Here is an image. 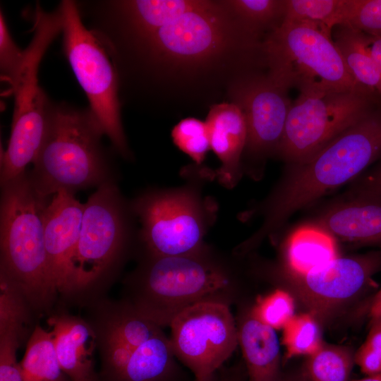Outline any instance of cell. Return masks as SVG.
<instances>
[{
	"label": "cell",
	"mask_w": 381,
	"mask_h": 381,
	"mask_svg": "<svg viewBox=\"0 0 381 381\" xmlns=\"http://www.w3.org/2000/svg\"><path fill=\"white\" fill-rule=\"evenodd\" d=\"M96 35L115 68L120 92L135 85L150 92L172 74L194 73L229 54L262 61L263 40L248 32L222 1L156 30Z\"/></svg>",
	"instance_id": "cell-1"
},
{
	"label": "cell",
	"mask_w": 381,
	"mask_h": 381,
	"mask_svg": "<svg viewBox=\"0 0 381 381\" xmlns=\"http://www.w3.org/2000/svg\"><path fill=\"white\" fill-rule=\"evenodd\" d=\"M136 254L138 264L122 282V299L161 327L198 303H240L239 255L234 253L207 245L188 255Z\"/></svg>",
	"instance_id": "cell-2"
},
{
	"label": "cell",
	"mask_w": 381,
	"mask_h": 381,
	"mask_svg": "<svg viewBox=\"0 0 381 381\" xmlns=\"http://www.w3.org/2000/svg\"><path fill=\"white\" fill-rule=\"evenodd\" d=\"M381 155V104L294 168L260 207L263 222L240 244L248 252L297 210L356 177Z\"/></svg>",
	"instance_id": "cell-3"
},
{
	"label": "cell",
	"mask_w": 381,
	"mask_h": 381,
	"mask_svg": "<svg viewBox=\"0 0 381 381\" xmlns=\"http://www.w3.org/2000/svg\"><path fill=\"white\" fill-rule=\"evenodd\" d=\"M104 135L90 108L49 99L42 144L29 171L36 190L44 197L116 183L117 172L102 143Z\"/></svg>",
	"instance_id": "cell-4"
},
{
	"label": "cell",
	"mask_w": 381,
	"mask_h": 381,
	"mask_svg": "<svg viewBox=\"0 0 381 381\" xmlns=\"http://www.w3.org/2000/svg\"><path fill=\"white\" fill-rule=\"evenodd\" d=\"M50 199L36 190L27 171L1 185L0 275L18 289L35 317L50 315L59 298L44 242Z\"/></svg>",
	"instance_id": "cell-5"
},
{
	"label": "cell",
	"mask_w": 381,
	"mask_h": 381,
	"mask_svg": "<svg viewBox=\"0 0 381 381\" xmlns=\"http://www.w3.org/2000/svg\"><path fill=\"white\" fill-rule=\"evenodd\" d=\"M131 205L116 183L97 188L84 203L75 256L78 303L86 306L105 298L125 263L138 248Z\"/></svg>",
	"instance_id": "cell-6"
},
{
	"label": "cell",
	"mask_w": 381,
	"mask_h": 381,
	"mask_svg": "<svg viewBox=\"0 0 381 381\" xmlns=\"http://www.w3.org/2000/svg\"><path fill=\"white\" fill-rule=\"evenodd\" d=\"M200 169L185 185L171 188H149L139 193L131 205L141 224L138 253L176 256L202 250L205 237L212 226L217 205L202 194L200 182L209 177Z\"/></svg>",
	"instance_id": "cell-7"
},
{
	"label": "cell",
	"mask_w": 381,
	"mask_h": 381,
	"mask_svg": "<svg viewBox=\"0 0 381 381\" xmlns=\"http://www.w3.org/2000/svg\"><path fill=\"white\" fill-rule=\"evenodd\" d=\"M262 49L267 73L289 91H355L369 96L350 75L332 38L313 25L282 22L265 36Z\"/></svg>",
	"instance_id": "cell-8"
},
{
	"label": "cell",
	"mask_w": 381,
	"mask_h": 381,
	"mask_svg": "<svg viewBox=\"0 0 381 381\" xmlns=\"http://www.w3.org/2000/svg\"><path fill=\"white\" fill-rule=\"evenodd\" d=\"M33 37L25 49L19 73L11 87L14 109L7 148L1 151L0 184L18 176L32 163L43 140L49 97L38 83V68L47 49L62 32L59 9L47 12L39 3L33 13Z\"/></svg>",
	"instance_id": "cell-9"
},
{
	"label": "cell",
	"mask_w": 381,
	"mask_h": 381,
	"mask_svg": "<svg viewBox=\"0 0 381 381\" xmlns=\"http://www.w3.org/2000/svg\"><path fill=\"white\" fill-rule=\"evenodd\" d=\"M58 9L63 22L64 52L89 108L114 150L130 160L133 156L121 123L118 78L112 62L99 40L84 24L77 1L63 0Z\"/></svg>",
	"instance_id": "cell-10"
},
{
	"label": "cell",
	"mask_w": 381,
	"mask_h": 381,
	"mask_svg": "<svg viewBox=\"0 0 381 381\" xmlns=\"http://www.w3.org/2000/svg\"><path fill=\"white\" fill-rule=\"evenodd\" d=\"M380 104L355 91L299 92L277 154L294 164L303 162Z\"/></svg>",
	"instance_id": "cell-11"
},
{
	"label": "cell",
	"mask_w": 381,
	"mask_h": 381,
	"mask_svg": "<svg viewBox=\"0 0 381 381\" xmlns=\"http://www.w3.org/2000/svg\"><path fill=\"white\" fill-rule=\"evenodd\" d=\"M169 327L176 359L196 379L217 373L238 345L236 319L230 306L222 303L189 307L175 317Z\"/></svg>",
	"instance_id": "cell-12"
},
{
	"label": "cell",
	"mask_w": 381,
	"mask_h": 381,
	"mask_svg": "<svg viewBox=\"0 0 381 381\" xmlns=\"http://www.w3.org/2000/svg\"><path fill=\"white\" fill-rule=\"evenodd\" d=\"M289 90L267 73L253 69L229 86L231 102L238 107L247 130L245 154L260 161L277 153L291 104Z\"/></svg>",
	"instance_id": "cell-13"
},
{
	"label": "cell",
	"mask_w": 381,
	"mask_h": 381,
	"mask_svg": "<svg viewBox=\"0 0 381 381\" xmlns=\"http://www.w3.org/2000/svg\"><path fill=\"white\" fill-rule=\"evenodd\" d=\"M380 270L381 250L337 257L305 275L289 276L309 313L321 320L361 296Z\"/></svg>",
	"instance_id": "cell-14"
},
{
	"label": "cell",
	"mask_w": 381,
	"mask_h": 381,
	"mask_svg": "<svg viewBox=\"0 0 381 381\" xmlns=\"http://www.w3.org/2000/svg\"><path fill=\"white\" fill-rule=\"evenodd\" d=\"M84 203L75 194L60 191L51 197L44 216V242L51 274L59 298L78 303L75 256Z\"/></svg>",
	"instance_id": "cell-15"
},
{
	"label": "cell",
	"mask_w": 381,
	"mask_h": 381,
	"mask_svg": "<svg viewBox=\"0 0 381 381\" xmlns=\"http://www.w3.org/2000/svg\"><path fill=\"white\" fill-rule=\"evenodd\" d=\"M60 366L71 381H97L94 366L96 335L90 322L57 309L48 318Z\"/></svg>",
	"instance_id": "cell-16"
},
{
	"label": "cell",
	"mask_w": 381,
	"mask_h": 381,
	"mask_svg": "<svg viewBox=\"0 0 381 381\" xmlns=\"http://www.w3.org/2000/svg\"><path fill=\"white\" fill-rule=\"evenodd\" d=\"M210 150L221 162L215 176L226 188L234 187L241 176V157L247 130L244 116L237 105L222 102L210 107L205 121Z\"/></svg>",
	"instance_id": "cell-17"
},
{
	"label": "cell",
	"mask_w": 381,
	"mask_h": 381,
	"mask_svg": "<svg viewBox=\"0 0 381 381\" xmlns=\"http://www.w3.org/2000/svg\"><path fill=\"white\" fill-rule=\"evenodd\" d=\"M96 338L108 339L136 348L163 332L162 327L140 314L121 298H103L87 306Z\"/></svg>",
	"instance_id": "cell-18"
},
{
	"label": "cell",
	"mask_w": 381,
	"mask_h": 381,
	"mask_svg": "<svg viewBox=\"0 0 381 381\" xmlns=\"http://www.w3.org/2000/svg\"><path fill=\"white\" fill-rule=\"evenodd\" d=\"M235 319L247 381H277L281 356L275 329L253 317L250 306L240 308Z\"/></svg>",
	"instance_id": "cell-19"
},
{
	"label": "cell",
	"mask_w": 381,
	"mask_h": 381,
	"mask_svg": "<svg viewBox=\"0 0 381 381\" xmlns=\"http://www.w3.org/2000/svg\"><path fill=\"white\" fill-rule=\"evenodd\" d=\"M318 223L342 241L381 245V200L356 198L339 204L323 213Z\"/></svg>",
	"instance_id": "cell-20"
},
{
	"label": "cell",
	"mask_w": 381,
	"mask_h": 381,
	"mask_svg": "<svg viewBox=\"0 0 381 381\" xmlns=\"http://www.w3.org/2000/svg\"><path fill=\"white\" fill-rule=\"evenodd\" d=\"M176 358L163 332L134 349L119 370L97 381H176L181 373Z\"/></svg>",
	"instance_id": "cell-21"
},
{
	"label": "cell",
	"mask_w": 381,
	"mask_h": 381,
	"mask_svg": "<svg viewBox=\"0 0 381 381\" xmlns=\"http://www.w3.org/2000/svg\"><path fill=\"white\" fill-rule=\"evenodd\" d=\"M284 257L288 274L303 276L339 255L334 237L330 233L320 226L305 225L289 236Z\"/></svg>",
	"instance_id": "cell-22"
},
{
	"label": "cell",
	"mask_w": 381,
	"mask_h": 381,
	"mask_svg": "<svg viewBox=\"0 0 381 381\" xmlns=\"http://www.w3.org/2000/svg\"><path fill=\"white\" fill-rule=\"evenodd\" d=\"M332 37L351 77L369 96L381 103V77L367 35L346 25H339L333 29Z\"/></svg>",
	"instance_id": "cell-23"
},
{
	"label": "cell",
	"mask_w": 381,
	"mask_h": 381,
	"mask_svg": "<svg viewBox=\"0 0 381 381\" xmlns=\"http://www.w3.org/2000/svg\"><path fill=\"white\" fill-rule=\"evenodd\" d=\"M20 363L23 381H71L63 372L52 334L35 324Z\"/></svg>",
	"instance_id": "cell-24"
},
{
	"label": "cell",
	"mask_w": 381,
	"mask_h": 381,
	"mask_svg": "<svg viewBox=\"0 0 381 381\" xmlns=\"http://www.w3.org/2000/svg\"><path fill=\"white\" fill-rule=\"evenodd\" d=\"M222 4L251 35L263 40L283 22L286 0H226Z\"/></svg>",
	"instance_id": "cell-25"
},
{
	"label": "cell",
	"mask_w": 381,
	"mask_h": 381,
	"mask_svg": "<svg viewBox=\"0 0 381 381\" xmlns=\"http://www.w3.org/2000/svg\"><path fill=\"white\" fill-rule=\"evenodd\" d=\"M348 0H286L283 22L306 23L332 38L344 23Z\"/></svg>",
	"instance_id": "cell-26"
},
{
	"label": "cell",
	"mask_w": 381,
	"mask_h": 381,
	"mask_svg": "<svg viewBox=\"0 0 381 381\" xmlns=\"http://www.w3.org/2000/svg\"><path fill=\"white\" fill-rule=\"evenodd\" d=\"M354 353L347 347L327 344L308 356L304 365L307 381H349Z\"/></svg>",
	"instance_id": "cell-27"
},
{
	"label": "cell",
	"mask_w": 381,
	"mask_h": 381,
	"mask_svg": "<svg viewBox=\"0 0 381 381\" xmlns=\"http://www.w3.org/2000/svg\"><path fill=\"white\" fill-rule=\"evenodd\" d=\"M282 329L286 359L309 356L324 344L318 320L310 313L294 315Z\"/></svg>",
	"instance_id": "cell-28"
},
{
	"label": "cell",
	"mask_w": 381,
	"mask_h": 381,
	"mask_svg": "<svg viewBox=\"0 0 381 381\" xmlns=\"http://www.w3.org/2000/svg\"><path fill=\"white\" fill-rule=\"evenodd\" d=\"M27 327L18 319H0V381H23L16 352L28 336Z\"/></svg>",
	"instance_id": "cell-29"
},
{
	"label": "cell",
	"mask_w": 381,
	"mask_h": 381,
	"mask_svg": "<svg viewBox=\"0 0 381 381\" xmlns=\"http://www.w3.org/2000/svg\"><path fill=\"white\" fill-rule=\"evenodd\" d=\"M294 309V298L281 289L258 296L250 306L253 317L274 329H283L295 315Z\"/></svg>",
	"instance_id": "cell-30"
},
{
	"label": "cell",
	"mask_w": 381,
	"mask_h": 381,
	"mask_svg": "<svg viewBox=\"0 0 381 381\" xmlns=\"http://www.w3.org/2000/svg\"><path fill=\"white\" fill-rule=\"evenodd\" d=\"M171 138L174 145L198 166L210 150L206 122L193 117L182 119L175 125Z\"/></svg>",
	"instance_id": "cell-31"
},
{
	"label": "cell",
	"mask_w": 381,
	"mask_h": 381,
	"mask_svg": "<svg viewBox=\"0 0 381 381\" xmlns=\"http://www.w3.org/2000/svg\"><path fill=\"white\" fill-rule=\"evenodd\" d=\"M341 25L381 37V0H348Z\"/></svg>",
	"instance_id": "cell-32"
},
{
	"label": "cell",
	"mask_w": 381,
	"mask_h": 381,
	"mask_svg": "<svg viewBox=\"0 0 381 381\" xmlns=\"http://www.w3.org/2000/svg\"><path fill=\"white\" fill-rule=\"evenodd\" d=\"M25 51L13 42L6 26L2 11L0 13V71L1 78L11 87L23 64Z\"/></svg>",
	"instance_id": "cell-33"
},
{
	"label": "cell",
	"mask_w": 381,
	"mask_h": 381,
	"mask_svg": "<svg viewBox=\"0 0 381 381\" xmlns=\"http://www.w3.org/2000/svg\"><path fill=\"white\" fill-rule=\"evenodd\" d=\"M354 362L367 376L381 373V357L365 342L354 353Z\"/></svg>",
	"instance_id": "cell-34"
},
{
	"label": "cell",
	"mask_w": 381,
	"mask_h": 381,
	"mask_svg": "<svg viewBox=\"0 0 381 381\" xmlns=\"http://www.w3.org/2000/svg\"><path fill=\"white\" fill-rule=\"evenodd\" d=\"M358 198L381 200V163L358 183Z\"/></svg>",
	"instance_id": "cell-35"
},
{
	"label": "cell",
	"mask_w": 381,
	"mask_h": 381,
	"mask_svg": "<svg viewBox=\"0 0 381 381\" xmlns=\"http://www.w3.org/2000/svg\"><path fill=\"white\" fill-rule=\"evenodd\" d=\"M219 373V381H247V375L244 365L237 364L229 368H221Z\"/></svg>",
	"instance_id": "cell-36"
},
{
	"label": "cell",
	"mask_w": 381,
	"mask_h": 381,
	"mask_svg": "<svg viewBox=\"0 0 381 381\" xmlns=\"http://www.w3.org/2000/svg\"><path fill=\"white\" fill-rule=\"evenodd\" d=\"M373 321L364 342L381 357V318Z\"/></svg>",
	"instance_id": "cell-37"
},
{
	"label": "cell",
	"mask_w": 381,
	"mask_h": 381,
	"mask_svg": "<svg viewBox=\"0 0 381 381\" xmlns=\"http://www.w3.org/2000/svg\"><path fill=\"white\" fill-rule=\"evenodd\" d=\"M366 35L370 53L377 66L381 77V37Z\"/></svg>",
	"instance_id": "cell-38"
},
{
	"label": "cell",
	"mask_w": 381,
	"mask_h": 381,
	"mask_svg": "<svg viewBox=\"0 0 381 381\" xmlns=\"http://www.w3.org/2000/svg\"><path fill=\"white\" fill-rule=\"evenodd\" d=\"M370 314L373 320L381 318V288L373 299L370 308Z\"/></svg>",
	"instance_id": "cell-39"
},
{
	"label": "cell",
	"mask_w": 381,
	"mask_h": 381,
	"mask_svg": "<svg viewBox=\"0 0 381 381\" xmlns=\"http://www.w3.org/2000/svg\"><path fill=\"white\" fill-rule=\"evenodd\" d=\"M351 381H381V373L373 375L366 376L362 379L353 380Z\"/></svg>",
	"instance_id": "cell-40"
},
{
	"label": "cell",
	"mask_w": 381,
	"mask_h": 381,
	"mask_svg": "<svg viewBox=\"0 0 381 381\" xmlns=\"http://www.w3.org/2000/svg\"><path fill=\"white\" fill-rule=\"evenodd\" d=\"M193 381H219V373L217 372L212 375H210L202 379L195 378Z\"/></svg>",
	"instance_id": "cell-41"
},
{
	"label": "cell",
	"mask_w": 381,
	"mask_h": 381,
	"mask_svg": "<svg viewBox=\"0 0 381 381\" xmlns=\"http://www.w3.org/2000/svg\"><path fill=\"white\" fill-rule=\"evenodd\" d=\"M277 381H297V380L291 377H284L281 375V376Z\"/></svg>",
	"instance_id": "cell-42"
}]
</instances>
